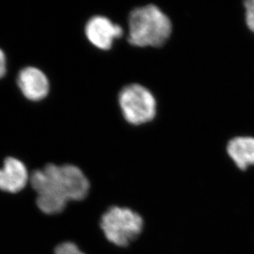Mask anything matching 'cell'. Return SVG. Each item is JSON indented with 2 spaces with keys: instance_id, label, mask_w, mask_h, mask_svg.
I'll return each instance as SVG.
<instances>
[{
  "instance_id": "1",
  "label": "cell",
  "mask_w": 254,
  "mask_h": 254,
  "mask_svg": "<svg viewBox=\"0 0 254 254\" xmlns=\"http://www.w3.org/2000/svg\"><path fill=\"white\" fill-rule=\"evenodd\" d=\"M30 182L37 194V206L47 215L61 213L67 201H82L90 190L84 173L73 165L49 164L35 170Z\"/></svg>"
},
{
  "instance_id": "2",
  "label": "cell",
  "mask_w": 254,
  "mask_h": 254,
  "mask_svg": "<svg viewBox=\"0 0 254 254\" xmlns=\"http://www.w3.org/2000/svg\"><path fill=\"white\" fill-rule=\"evenodd\" d=\"M171 31L170 18L156 5L137 7L128 17L127 41L132 46H163L170 38Z\"/></svg>"
},
{
  "instance_id": "3",
  "label": "cell",
  "mask_w": 254,
  "mask_h": 254,
  "mask_svg": "<svg viewBox=\"0 0 254 254\" xmlns=\"http://www.w3.org/2000/svg\"><path fill=\"white\" fill-rule=\"evenodd\" d=\"M100 226L109 242L118 247H127L143 231L144 220L132 209L114 206L102 215Z\"/></svg>"
},
{
  "instance_id": "4",
  "label": "cell",
  "mask_w": 254,
  "mask_h": 254,
  "mask_svg": "<svg viewBox=\"0 0 254 254\" xmlns=\"http://www.w3.org/2000/svg\"><path fill=\"white\" fill-rule=\"evenodd\" d=\"M119 105L130 125L151 122L156 115V101L148 89L139 84L125 86L119 94Z\"/></svg>"
},
{
  "instance_id": "5",
  "label": "cell",
  "mask_w": 254,
  "mask_h": 254,
  "mask_svg": "<svg viewBox=\"0 0 254 254\" xmlns=\"http://www.w3.org/2000/svg\"><path fill=\"white\" fill-rule=\"evenodd\" d=\"M86 38L95 47L101 51H109L114 41L124 34L122 27L115 24L105 16H95L86 22L85 27Z\"/></svg>"
},
{
  "instance_id": "6",
  "label": "cell",
  "mask_w": 254,
  "mask_h": 254,
  "mask_svg": "<svg viewBox=\"0 0 254 254\" xmlns=\"http://www.w3.org/2000/svg\"><path fill=\"white\" fill-rule=\"evenodd\" d=\"M17 82L22 95L30 101H40L48 96V77L38 67H24L18 73Z\"/></svg>"
},
{
  "instance_id": "7",
  "label": "cell",
  "mask_w": 254,
  "mask_h": 254,
  "mask_svg": "<svg viewBox=\"0 0 254 254\" xmlns=\"http://www.w3.org/2000/svg\"><path fill=\"white\" fill-rule=\"evenodd\" d=\"M30 178L24 163L14 157H7L0 169V190L16 193L22 191Z\"/></svg>"
},
{
  "instance_id": "8",
  "label": "cell",
  "mask_w": 254,
  "mask_h": 254,
  "mask_svg": "<svg viewBox=\"0 0 254 254\" xmlns=\"http://www.w3.org/2000/svg\"><path fill=\"white\" fill-rule=\"evenodd\" d=\"M227 153L240 170H247L254 166V137L233 138L228 143Z\"/></svg>"
},
{
  "instance_id": "9",
  "label": "cell",
  "mask_w": 254,
  "mask_h": 254,
  "mask_svg": "<svg viewBox=\"0 0 254 254\" xmlns=\"http://www.w3.org/2000/svg\"><path fill=\"white\" fill-rule=\"evenodd\" d=\"M55 254H85L79 250L74 243L64 242L60 244L55 250Z\"/></svg>"
},
{
  "instance_id": "10",
  "label": "cell",
  "mask_w": 254,
  "mask_h": 254,
  "mask_svg": "<svg viewBox=\"0 0 254 254\" xmlns=\"http://www.w3.org/2000/svg\"><path fill=\"white\" fill-rule=\"evenodd\" d=\"M245 21L248 27L254 33V0L245 2Z\"/></svg>"
},
{
  "instance_id": "11",
  "label": "cell",
  "mask_w": 254,
  "mask_h": 254,
  "mask_svg": "<svg viewBox=\"0 0 254 254\" xmlns=\"http://www.w3.org/2000/svg\"><path fill=\"white\" fill-rule=\"evenodd\" d=\"M7 72V60L3 51L0 49V79L4 77Z\"/></svg>"
}]
</instances>
